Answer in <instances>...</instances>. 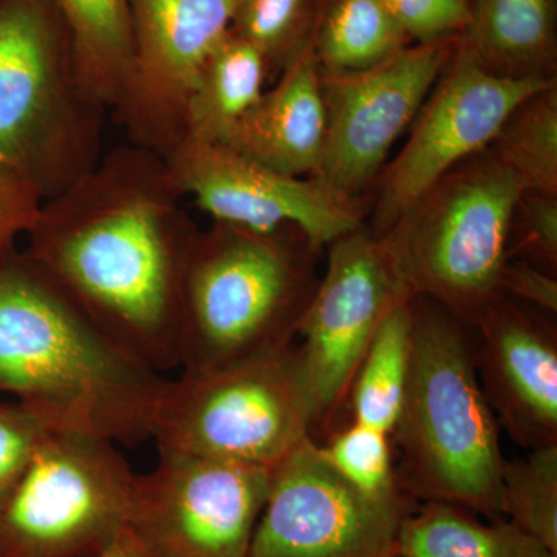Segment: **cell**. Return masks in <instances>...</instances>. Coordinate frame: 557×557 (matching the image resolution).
<instances>
[{
    "mask_svg": "<svg viewBox=\"0 0 557 557\" xmlns=\"http://www.w3.org/2000/svg\"><path fill=\"white\" fill-rule=\"evenodd\" d=\"M49 431L51 429L21 403L0 401V504Z\"/></svg>",
    "mask_w": 557,
    "mask_h": 557,
    "instance_id": "obj_30",
    "label": "cell"
},
{
    "mask_svg": "<svg viewBox=\"0 0 557 557\" xmlns=\"http://www.w3.org/2000/svg\"><path fill=\"white\" fill-rule=\"evenodd\" d=\"M457 50L500 76L557 79V0H471Z\"/></svg>",
    "mask_w": 557,
    "mask_h": 557,
    "instance_id": "obj_18",
    "label": "cell"
},
{
    "mask_svg": "<svg viewBox=\"0 0 557 557\" xmlns=\"http://www.w3.org/2000/svg\"><path fill=\"white\" fill-rule=\"evenodd\" d=\"M412 362V296H399L381 321L351 384L354 421L394 434Z\"/></svg>",
    "mask_w": 557,
    "mask_h": 557,
    "instance_id": "obj_23",
    "label": "cell"
},
{
    "mask_svg": "<svg viewBox=\"0 0 557 557\" xmlns=\"http://www.w3.org/2000/svg\"><path fill=\"white\" fill-rule=\"evenodd\" d=\"M480 384L522 448L557 443V336L541 314L502 296L474 322Z\"/></svg>",
    "mask_w": 557,
    "mask_h": 557,
    "instance_id": "obj_16",
    "label": "cell"
},
{
    "mask_svg": "<svg viewBox=\"0 0 557 557\" xmlns=\"http://www.w3.org/2000/svg\"><path fill=\"white\" fill-rule=\"evenodd\" d=\"M104 110L50 0H0V160L51 199L98 163Z\"/></svg>",
    "mask_w": 557,
    "mask_h": 557,
    "instance_id": "obj_6",
    "label": "cell"
},
{
    "mask_svg": "<svg viewBox=\"0 0 557 557\" xmlns=\"http://www.w3.org/2000/svg\"><path fill=\"white\" fill-rule=\"evenodd\" d=\"M317 20L310 0H245L233 32L258 47L270 69H284L306 46Z\"/></svg>",
    "mask_w": 557,
    "mask_h": 557,
    "instance_id": "obj_27",
    "label": "cell"
},
{
    "mask_svg": "<svg viewBox=\"0 0 557 557\" xmlns=\"http://www.w3.org/2000/svg\"><path fill=\"white\" fill-rule=\"evenodd\" d=\"M183 196L214 219L270 233L296 226L318 249L364 225L369 201L317 177H293L249 159L225 143L183 138L166 157Z\"/></svg>",
    "mask_w": 557,
    "mask_h": 557,
    "instance_id": "obj_13",
    "label": "cell"
},
{
    "mask_svg": "<svg viewBox=\"0 0 557 557\" xmlns=\"http://www.w3.org/2000/svg\"><path fill=\"white\" fill-rule=\"evenodd\" d=\"M395 555L401 557H557L509 520L480 522L474 512L426 502L399 525Z\"/></svg>",
    "mask_w": 557,
    "mask_h": 557,
    "instance_id": "obj_21",
    "label": "cell"
},
{
    "mask_svg": "<svg viewBox=\"0 0 557 557\" xmlns=\"http://www.w3.org/2000/svg\"><path fill=\"white\" fill-rule=\"evenodd\" d=\"M490 149L525 189L557 196V83L520 101Z\"/></svg>",
    "mask_w": 557,
    "mask_h": 557,
    "instance_id": "obj_24",
    "label": "cell"
},
{
    "mask_svg": "<svg viewBox=\"0 0 557 557\" xmlns=\"http://www.w3.org/2000/svg\"><path fill=\"white\" fill-rule=\"evenodd\" d=\"M325 75L361 72L412 46L384 0H327L311 33Z\"/></svg>",
    "mask_w": 557,
    "mask_h": 557,
    "instance_id": "obj_22",
    "label": "cell"
},
{
    "mask_svg": "<svg viewBox=\"0 0 557 557\" xmlns=\"http://www.w3.org/2000/svg\"><path fill=\"white\" fill-rule=\"evenodd\" d=\"M412 44L457 39L471 20V0H384Z\"/></svg>",
    "mask_w": 557,
    "mask_h": 557,
    "instance_id": "obj_29",
    "label": "cell"
},
{
    "mask_svg": "<svg viewBox=\"0 0 557 557\" xmlns=\"http://www.w3.org/2000/svg\"><path fill=\"white\" fill-rule=\"evenodd\" d=\"M325 106L313 44L282 69L273 89L263 91L226 135L230 148L293 177H314L325 146Z\"/></svg>",
    "mask_w": 557,
    "mask_h": 557,
    "instance_id": "obj_17",
    "label": "cell"
},
{
    "mask_svg": "<svg viewBox=\"0 0 557 557\" xmlns=\"http://www.w3.org/2000/svg\"><path fill=\"white\" fill-rule=\"evenodd\" d=\"M391 437L381 429L351 421L319 449L351 486L368 496L388 498L405 494L394 469Z\"/></svg>",
    "mask_w": 557,
    "mask_h": 557,
    "instance_id": "obj_26",
    "label": "cell"
},
{
    "mask_svg": "<svg viewBox=\"0 0 557 557\" xmlns=\"http://www.w3.org/2000/svg\"><path fill=\"white\" fill-rule=\"evenodd\" d=\"M556 81L493 75L456 50L369 194L370 233L379 237L401 212L461 161L490 148L502 123L528 95Z\"/></svg>",
    "mask_w": 557,
    "mask_h": 557,
    "instance_id": "obj_12",
    "label": "cell"
},
{
    "mask_svg": "<svg viewBox=\"0 0 557 557\" xmlns=\"http://www.w3.org/2000/svg\"><path fill=\"white\" fill-rule=\"evenodd\" d=\"M91 557H156L153 553L146 547L145 542L141 541L134 533V531H124L123 536L119 541L113 542L104 552Z\"/></svg>",
    "mask_w": 557,
    "mask_h": 557,
    "instance_id": "obj_33",
    "label": "cell"
},
{
    "mask_svg": "<svg viewBox=\"0 0 557 557\" xmlns=\"http://www.w3.org/2000/svg\"><path fill=\"white\" fill-rule=\"evenodd\" d=\"M67 32L81 83L102 108H115L132 67L129 0H50Z\"/></svg>",
    "mask_w": 557,
    "mask_h": 557,
    "instance_id": "obj_19",
    "label": "cell"
},
{
    "mask_svg": "<svg viewBox=\"0 0 557 557\" xmlns=\"http://www.w3.org/2000/svg\"><path fill=\"white\" fill-rule=\"evenodd\" d=\"M502 518L557 555V443L505 460L500 482Z\"/></svg>",
    "mask_w": 557,
    "mask_h": 557,
    "instance_id": "obj_25",
    "label": "cell"
},
{
    "mask_svg": "<svg viewBox=\"0 0 557 557\" xmlns=\"http://www.w3.org/2000/svg\"><path fill=\"white\" fill-rule=\"evenodd\" d=\"M458 39L412 44L361 72H321L325 146L314 177L346 196L368 200L395 143L456 54Z\"/></svg>",
    "mask_w": 557,
    "mask_h": 557,
    "instance_id": "obj_11",
    "label": "cell"
},
{
    "mask_svg": "<svg viewBox=\"0 0 557 557\" xmlns=\"http://www.w3.org/2000/svg\"><path fill=\"white\" fill-rule=\"evenodd\" d=\"M327 248V269L319 277L296 333L300 366L317 409V426L329 424L347 401L381 321L395 300L408 293L392 273L366 223Z\"/></svg>",
    "mask_w": 557,
    "mask_h": 557,
    "instance_id": "obj_15",
    "label": "cell"
},
{
    "mask_svg": "<svg viewBox=\"0 0 557 557\" xmlns=\"http://www.w3.org/2000/svg\"><path fill=\"white\" fill-rule=\"evenodd\" d=\"M557 273V196L523 189L509 226L508 260Z\"/></svg>",
    "mask_w": 557,
    "mask_h": 557,
    "instance_id": "obj_28",
    "label": "cell"
},
{
    "mask_svg": "<svg viewBox=\"0 0 557 557\" xmlns=\"http://www.w3.org/2000/svg\"><path fill=\"white\" fill-rule=\"evenodd\" d=\"M317 426L296 341L211 372L164 380L150 438L159 453L274 468Z\"/></svg>",
    "mask_w": 557,
    "mask_h": 557,
    "instance_id": "obj_7",
    "label": "cell"
},
{
    "mask_svg": "<svg viewBox=\"0 0 557 557\" xmlns=\"http://www.w3.org/2000/svg\"><path fill=\"white\" fill-rule=\"evenodd\" d=\"M166 160L110 152L44 201L24 249L132 357L180 369L183 278L197 231L180 211Z\"/></svg>",
    "mask_w": 557,
    "mask_h": 557,
    "instance_id": "obj_1",
    "label": "cell"
},
{
    "mask_svg": "<svg viewBox=\"0 0 557 557\" xmlns=\"http://www.w3.org/2000/svg\"><path fill=\"white\" fill-rule=\"evenodd\" d=\"M44 201L30 180L0 160V252L16 247L17 237L30 233Z\"/></svg>",
    "mask_w": 557,
    "mask_h": 557,
    "instance_id": "obj_31",
    "label": "cell"
},
{
    "mask_svg": "<svg viewBox=\"0 0 557 557\" xmlns=\"http://www.w3.org/2000/svg\"><path fill=\"white\" fill-rule=\"evenodd\" d=\"M319 251L292 225L197 231L183 278L180 372H211L296 341Z\"/></svg>",
    "mask_w": 557,
    "mask_h": 557,
    "instance_id": "obj_4",
    "label": "cell"
},
{
    "mask_svg": "<svg viewBox=\"0 0 557 557\" xmlns=\"http://www.w3.org/2000/svg\"><path fill=\"white\" fill-rule=\"evenodd\" d=\"M245 0H129L132 67L115 112L135 146L166 159L185 135V109L209 54Z\"/></svg>",
    "mask_w": 557,
    "mask_h": 557,
    "instance_id": "obj_14",
    "label": "cell"
},
{
    "mask_svg": "<svg viewBox=\"0 0 557 557\" xmlns=\"http://www.w3.org/2000/svg\"><path fill=\"white\" fill-rule=\"evenodd\" d=\"M465 325L438 304L412 298V362L392 434L403 453L399 486L498 520L507 458Z\"/></svg>",
    "mask_w": 557,
    "mask_h": 557,
    "instance_id": "obj_3",
    "label": "cell"
},
{
    "mask_svg": "<svg viewBox=\"0 0 557 557\" xmlns=\"http://www.w3.org/2000/svg\"><path fill=\"white\" fill-rule=\"evenodd\" d=\"M269 72L262 51L231 28L197 76L186 102L183 138L223 141L263 94Z\"/></svg>",
    "mask_w": 557,
    "mask_h": 557,
    "instance_id": "obj_20",
    "label": "cell"
},
{
    "mask_svg": "<svg viewBox=\"0 0 557 557\" xmlns=\"http://www.w3.org/2000/svg\"><path fill=\"white\" fill-rule=\"evenodd\" d=\"M523 189L490 148L446 172L376 237L399 285L471 325L504 296L509 226Z\"/></svg>",
    "mask_w": 557,
    "mask_h": 557,
    "instance_id": "obj_5",
    "label": "cell"
},
{
    "mask_svg": "<svg viewBox=\"0 0 557 557\" xmlns=\"http://www.w3.org/2000/svg\"><path fill=\"white\" fill-rule=\"evenodd\" d=\"M408 494L376 498L330 467L313 437L277 467L248 557H394Z\"/></svg>",
    "mask_w": 557,
    "mask_h": 557,
    "instance_id": "obj_10",
    "label": "cell"
},
{
    "mask_svg": "<svg viewBox=\"0 0 557 557\" xmlns=\"http://www.w3.org/2000/svg\"><path fill=\"white\" fill-rule=\"evenodd\" d=\"M273 468L160 453L137 475L131 530L156 557H248Z\"/></svg>",
    "mask_w": 557,
    "mask_h": 557,
    "instance_id": "obj_9",
    "label": "cell"
},
{
    "mask_svg": "<svg viewBox=\"0 0 557 557\" xmlns=\"http://www.w3.org/2000/svg\"><path fill=\"white\" fill-rule=\"evenodd\" d=\"M137 475L109 440L49 431L0 504V557H91L129 530Z\"/></svg>",
    "mask_w": 557,
    "mask_h": 557,
    "instance_id": "obj_8",
    "label": "cell"
},
{
    "mask_svg": "<svg viewBox=\"0 0 557 557\" xmlns=\"http://www.w3.org/2000/svg\"><path fill=\"white\" fill-rule=\"evenodd\" d=\"M164 376L132 357L16 247L0 252V395L51 431L135 446Z\"/></svg>",
    "mask_w": 557,
    "mask_h": 557,
    "instance_id": "obj_2",
    "label": "cell"
},
{
    "mask_svg": "<svg viewBox=\"0 0 557 557\" xmlns=\"http://www.w3.org/2000/svg\"><path fill=\"white\" fill-rule=\"evenodd\" d=\"M394 557H401V556H397V555H395Z\"/></svg>",
    "mask_w": 557,
    "mask_h": 557,
    "instance_id": "obj_34",
    "label": "cell"
},
{
    "mask_svg": "<svg viewBox=\"0 0 557 557\" xmlns=\"http://www.w3.org/2000/svg\"><path fill=\"white\" fill-rule=\"evenodd\" d=\"M500 289L502 295L531 309L553 314L557 311L556 274L525 260H508L502 273Z\"/></svg>",
    "mask_w": 557,
    "mask_h": 557,
    "instance_id": "obj_32",
    "label": "cell"
}]
</instances>
